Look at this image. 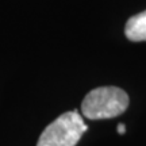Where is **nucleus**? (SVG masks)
Here are the masks:
<instances>
[{"mask_svg":"<svg viewBox=\"0 0 146 146\" xmlns=\"http://www.w3.org/2000/svg\"><path fill=\"white\" fill-rule=\"evenodd\" d=\"M130 99L118 87H99L89 91L81 103V112L91 120L110 119L123 114Z\"/></svg>","mask_w":146,"mask_h":146,"instance_id":"obj_1","label":"nucleus"},{"mask_svg":"<svg viewBox=\"0 0 146 146\" xmlns=\"http://www.w3.org/2000/svg\"><path fill=\"white\" fill-rule=\"evenodd\" d=\"M87 130L83 116L77 111H68L42 131L36 146H76Z\"/></svg>","mask_w":146,"mask_h":146,"instance_id":"obj_2","label":"nucleus"},{"mask_svg":"<svg viewBox=\"0 0 146 146\" xmlns=\"http://www.w3.org/2000/svg\"><path fill=\"white\" fill-rule=\"evenodd\" d=\"M125 35L133 42L146 41V10L131 16L125 27Z\"/></svg>","mask_w":146,"mask_h":146,"instance_id":"obj_3","label":"nucleus"},{"mask_svg":"<svg viewBox=\"0 0 146 146\" xmlns=\"http://www.w3.org/2000/svg\"><path fill=\"white\" fill-rule=\"evenodd\" d=\"M116 130H118V133H119V134H125V133H126V126L123 125V123H119V125H118V127H116Z\"/></svg>","mask_w":146,"mask_h":146,"instance_id":"obj_4","label":"nucleus"}]
</instances>
